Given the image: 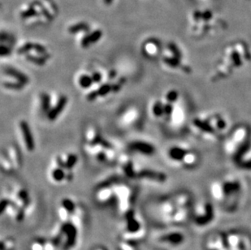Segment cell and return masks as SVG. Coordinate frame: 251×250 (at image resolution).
<instances>
[{"label":"cell","mask_w":251,"mask_h":250,"mask_svg":"<svg viewBox=\"0 0 251 250\" xmlns=\"http://www.w3.org/2000/svg\"><path fill=\"white\" fill-rule=\"evenodd\" d=\"M251 63L249 47L244 42H237L225 49L209 74V80L211 83H218L227 80Z\"/></svg>","instance_id":"cell-1"},{"label":"cell","mask_w":251,"mask_h":250,"mask_svg":"<svg viewBox=\"0 0 251 250\" xmlns=\"http://www.w3.org/2000/svg\"><path fill=\"white\" fill-rule=\"evenodd\" d=\"M243 193L244 184L236 176L218 179L210 186L211 199L226 212H235L238 209Z\"/></svg>","instance_id":"cell-2"},{"label":"cell","mask_w":251,"mask_h":250,"mask_svg":"<svg viewBox=\"0 0 251 250\" xmlns=\"http://www.w3.org/2000/svg\"><path fill=\"white\" fill-rule=\"evenodd\" d=\"M192 125L195 134L206 142H216L229 131L227 117L216 111L202 112L193 120Z\"/></svg>","instance_id":"cell-3"},{"label":"cell","mask_w":251,"mask_h":250,"mask_svg":"<svg viewBox=\"0 0 251 250\" xmlns=\"http://www.w3.org/2000/svg\"><path fill=\"white\" fill-rule=\"evenodd\" d=\"M251 146V127L249 125L242 124L229 130L225 136L224 150L227 156L238 163Z\"/></svg>","instance_id":"cell-4"},{"label":"cell","mask_w":251,"mask_h":250,"mask_svg":"<svg viewBox=\"0 0 251 250\" xmlns=\"http://www.w3.org/2000/svg\"><path fill=\"white\" fill-rule=\"evenodd\" d=\"M81 230L72 223H60L52 232L51 238L59 250H74L79 243Z\"/></svg>","instance_id":"cell-5"},{"label":"cell","mask_w":251,"mask_h":250,"mask_svg":"<svg viewBox=\"0 0 251 250\" xmlns=\"http://www.w3.org/2000/svg\"><path fill=\"white\" fill-rule=\"evenodd\" d=\"M147 231L142 223L136 219L133 210H129L126 213L125 224L121 229V236L119 238L132 241L138 244L146 236Z\"/></svg>","instance_id":"cell-6"},{"label":"cell","mask_w":251,"mask_h":250,"mask_svg":"<svg viewBox=\"0 0 251 250\" xmlns=\"http://www.w3.org/2000/svg\"><path fill=\"white\" fill-rule=\"evenodd\" d=\"M216 219V210L212 203L207 200L194 205L190 221L198 227H206Z\"/></svg>","instance_id":"cell-7"},{"label":"cell","mask_w":251,"mask_h":250,"mask_svg":"<svg viewBox=\"0 0 251 250\" xmlns=\"http://www.w3.org/2000/svg\"><path fill=\"white\" fill-rule=\"evenodd\" d=\"M228 250H251V236L241 229L225 230Z\"/></svg>","instance_id":"cell-8"},{"label":"cell","mask_w":251,"mask_h":250,"mask_svg":"<svg viewBox=\"0 0 251 250\" xmlns=\"http://www.w3.org/2000/svg\"><path fill=\"white\" fill-rule=\"evenodd\" d=\"M168 156L172 160L181 162L183 166L187 168H195L199 163V153L195 150L184 147H172L168 151Z\"/></svg>","instance_id":"cell-9"},{"label":"cell","mask_w":251,"mask_h":250,"mask_svg":"<svg viewBox=\"0 0 251 250\" xmlns=\"http://www.w3.org/2000/svg\"><path fill=\"white\" fill-rule=\"evenodd\" d=\"M203 250H228L225 231H212L204 239Z\"/></svg>","instance_id":"cell-10"},{"label":"cell","mask_w":251,"mask_h":250,"mask_svg":"<svg viewBox=\"0 0 251 250\" xmlns=\"http://www.w3.org/2000/svg\"><path fill=\"white\" fill-rule=\"evenodd\" d=\"M159 241L168 246H180L185 242V236L181 231H168L159 236Z\"/></svg>","instance_id":"cell-11"},{"label":"cell","mask_w":251,"mask_h":250,"mask_svg":"<svg viewBox=\"0 0 251 250\" xmlns=\"http://www.w3.org/2000/svg\"><path fill=\"white\" fill-rule=\"evenodd\" d=\"M20 16L22 17V19L28 21H41L43 20V17L41 16L40 13L38 12V8L36 7L35 4L33 2H29L28 4H25L22 7L21 12H20Z\"/></svg>","instance_id":"cell-12"},{"label":"cell","mask_w":251,"mask_h":250,"mask_svg":"<svg viewBox=\"0 0 251 250\" xmlns=\"http://www.w3.org/2000/svg\"><path fill=\"white\" fill-rule=\"evenodd\" d=\"M20 127L22 130V135L24 137L25 143V147L28 151L34 150L35 148V143H34V140H33V135L31 132L30 127L28 126V123L26 121H22L20 123Z\"/></svg>","instance_id":"cell-13"},{"label":"cell","mask_w":251,"mask_h":250,"mask_svg":"<svg viewBox=\"0 0 251 250\" xmlns=\"http://www.w3.org/2000/svg\"><path fill=\"white\" fill-rule=\"evenodd\" d=\"M137 178L139 179H149L154 181L164 183L166 181L167 175L164 173H159L155 171L142 170L137 173Z\"/></svg>","instance_id":"cell-14"},{"label":"cell","mask_w":251,"mask_h":250,"mask_svg":"<svg viewBox=\"0 0 251 250\" xmlns=\"http://www.w3.org/2000/svg\"><path fill=\"white\" fill-rule=\"evenodd\" d=\"M67 103H68V98L66 96L59 97V100L57 101L56 105L53 108H51L50 112L48 114V120L50 121H55L57 117L61 114L62 111H64Z\"/></svg>","instance_id":"cell-15"},{"label":"cell","mask_w":251,"mask_h":250,"mask_svg":"<svg viewBox=\"0 0 251 250\" xmlns=\"http://www.w3.org/2000/svg\"><path fill=\"white\" fill-rule=\"evenodd\" d=\"M130 148L146 155H152L155 152V149L152 145L144 142H135L130 145Z\"/></svg>","instance_id":"cell-16"},{"label":"cell","mask_w":251,"mask_h":250,"mask_svg":"<svg viewBox=\"0 0 251 250\" xmlns=\"http://www.w3.org/2000/svg\"><path fill=\"white\" fill-rule=\"evenodd\" d=\"M5 73H6L7 75H10V76H12V77L16 79L17 81H19V82L22 83L24 85H26V84H28V81H29V79H28V76L25 74H23L22 72H20L17 69H13V68H7V69H5Z\"/></svg>","instance_id":"cell-17"},{"label":"cell","mask_w":251,"mask_h":250,"mask_svg":"<svg viewBox=\"0 0 251 250\" xmlns=\"http://www.w3.org/2000/svg\"><path fill=\"white\" fill-rule=\"evenodd\" d=\"M118 250H138V244L132 241H126L124 239L119 238L117 242Z\"/></svg>","instance_id":"cell-18"},{"label":"cell","mask_w":251,"mask_h":250,"mask_svg":"<svg viewBox=\"0 0 251 250\" xmlns=\"http://www.w3.org/2000/svg\"><path fill=\"white\" fill-rule=\"evenodd\" d=\"M28 250H45V238L44 237L33 238L28 245Z\"/></svg>","instance_id":"cell-19"},{"label":"cell","mask_w":251,"mask_h":250,"mask_svg":"<svg viewBox=\"0 0 251 250\" xmlns=\"http://www.w3.org/2000/svg\"><path fill=\"white\" fill-rule=\"evenodd\" d=\"M61 205L62 210L66 211L70 215V219H71L72 215H74L75 211H76L75 203L71 199H65L62 200Z\"/></svg>","instance_id":"cell-20"},{"label":"cell","mask_w":251,"mask_h":250,"mask_svg":"<svg viewBox=\"0 0 251 250\" xmlns=\"http://www.w3.org/2000/svg\"><path fill=\"white\" fill-rule=\"evenodd\" d=\"M26 59L28 61L36 64V65H39V66H43L44 64L47 63V59L48 57L43 56V55H34V54H27Z\"/></svg>","instance_id":"cell-21"},{"label":"cell","mask_w":251,"mask_h":250,"mask_svg":"<svg viewBox=\"0 0 251 250\" xmlns=\"http://www.w3.org/2000/svg\"><path fill=\"white\" fill-rule=\"evenodd\" d=\"M89 29V25L85 22H79L76 24L73 25L69 28V33L71 34H75V33H80L82 31L87 32Z\"/></svg>","instance_id":"cell-22"},{"label":"cell","mask_w":251,"mask_h":250,"mask_svg":"<svg viewBox=\"0 0 251 250\" xmlns=\"http://www.w3.org/2000/svg\"><path fill=\"white\" fill-rule=\"evenodd\" d=\"M1 250H16V241L14 239L7 236L1 241Z\"/></svg>","instance_id":"cell-23"},{"label":"cell","mask_w":251,"mask_h":250,"mask_svg":"<svg viewBox=\"0 0 251 250\" xmlns=\"http://www.w3.org/2000/svg\"><path fill=\"white\" fill-rule=\"evenodd\" d=\"M41 102H42V110L44 113L48 114L50 110V97L48 94H43L41 95Z\"/></svg>","instance_id":"cell-24"},{"label":"cell","mask_w":251,"mask_h":250,"mask_svg":"<svg viewBox=\"0 0 251 250\" xmlns=\"http://www.w3.org/2000/svg\"><path fill=\"white\" fill-rule=\"evenodd\" d=\"M18 199L22 201V208L23 209H25L30 203V199L28 197V192L25 190V189H21L18 192Z\"/></svg>","instance_id":"cell-25"},{"label":"cell","mask_w":251,"mask_h":250,"mask_svg":"<svg viewBox=\"0 0 251 250\" xmlns=\"http://www.w3.org/2000/svg\"><path fill=\"white\" fill-rule=\"evenodd\" d=\"M93 82H94V81H93L92 76H90V75H81L80 79H79V84H80L81 87L84 88V89L90 88L91 85H92Z\"/></svg>","instance_id":"cell-26"},{"label":"cell","mask_w":251,"mask_h":250,"mask_svg":"<svg viewBox=\"0 0 251 250\" xmlns=\"http://www.w3.org/2000/svg\"><path fill=\"white\" fill-rule=\"evenodd\" d=\"M145 47H146V50H148V52L150 51L151 54H154V53H157L158 49H159V43L157 41L151 39V40H148Z\"/></svg>","instance_id":"cell-27"},{"label":"cell","mask_w":251,"mask_h":250,"mask_svg":"<svg viewBox=\"0 0 251 250\" xmlns=\"http://www.w3.org/2000/svg\"><path fill=\"white\" fill-rule=\"evenodd\" d=\"M153 114L156 117H162L164 115V104L161 101H156L153 106Z\"/></svg>","instance_id":"cell-28"},{"label":"cell","mask_w":251,"mask_h":250,"mask_svg":"<svg viewBox=\"0 0 251 250\" xmlns=\"http://www.w3.org/2000/svg\"><path fill=\"white\" fill-rule=\"evenodd\" d=\"M90 39V44H94L99 42L102 37V32L100 29L93 31L92 33L88 34Z\"/></svg>","instance_id":"cell-29"},{"label":"cell","mask_w":251,"mask_h":250,"mask_svg":"<svg viewBox=\"0 0 251 250\" xmlns=\"http://www.w3.org/2000/svg\"><path fill=\"white\" fill-rule=\"evenodd\" d=\"M33 43H34L28 42V43H25V44H23V45H22L21 48H18V50H17L18 54H28L31 50H33Z\"/></svg>","instance_id":"cell-30"},{"label":"cell","mask_w":251,"mask_h":250,"mask_svg":"<svg viewBox=\"0 0 251 250\" xmlns=\"http://www.w3.org/2000/svg\"><path fill=\"white\" fill-rule=\"evenodd\" d=\"M3 86L7 89L12 90H22L24 88V84L19 82V81H16V82H3Z\"/></svg>","instance_id":"cell-31"},{"label":"cell","mask_w":251,"mask_h":250,"mask_svg":"<svg viewBox=\"0 0 251 250\" xmlns=\"http://www.w3.org/2000/svg\"><path fill=\"white\" fill-rule=\"evenodd\" d=\"M52 177L53 179H55V181H62L63 179L66 178V174L64 173V170H63L62 168H58L53 171Z\"/></svg>","instance_id":"cell-32"},{"label":"cell","mask_w":251,"mask_h":250,"mask_svg":"<svg viewBox=\"0 0 251 250\" xmlns=\"http://www.w3.org/2000/svg\"><path fill=\"white\" fill-rule=\"evenodd\" d=\"M172 102H167L166 104H164V116L166 117L167 120H170L173 117V114H174V106Z\"/></svg>","instance_id":"cell-33"},{"label":"cell","mask_w":251,"mask_h":250,"mask_svg":"<svg viewBox=\"0 0 251 250\" xmlns=\"http://www.w3.org/2000/svg\"><path fill=\"white\" fill-rule=\"evenodd\" d=\"M124 172L126 173V175L128 177V178H136L137 177V174L134 173L133 171V164L131 162H128V163H126V165L123 167Z\"/></svg>","instance_id":"cell-34"},{"label":"cell","mask_w":251,"mask_h":250,"mask_svg":"<svg viewBox=\"0 0 251 250\" xmlns=\"http://www.w3.org/2000/svg\"><path fill=\"white\" fill-rule=\"evenodd\" d=\"M41 1L45 4L46 7H48V9L50 11L53 17H56L57 13H58V10H57L56 6H55V3L53 2V1H51V0H41Z\"/></svg>","instance_id":"cell-35"},{"label":"cell","mask_w":251,"mask_h":250,"mask_svg":"<svg viewBox=\"0 0 251 250\" xmlns=\"http://www.w3.org/2000/svg\"><path fill=\"white\" fill-rule=\"evenodd\" d=\"M168 50H170L171 53L174 56L182 59V53L180 51V49L178 48L177 46L176 45L175 43H171L168 46Z\"/></svg>","instance_id":"cell-36"},{"label":"cell","mask_w":251,"mask_h":250,"mask_svg":"<svg viewBox=\"0 0 251 250\" xmlns=\"http://www.w3.org/2000/svg\"><path fill=\"white\" fill-rule=\"evenodd\" d=\"M77 162V157L75 154H69L65 162V168L66 169H72L74 166L76 165Z\"/></svg>","instance_id":"cell-37"},{"label":"cell","mask_w":251,"mask_h":250,"mask_svg":"<svg viewBox=\"0 0 251 250\" xmlns=\"http://www.w3.org/2000/svg\"><path fill=\"white\" fill-rule=\"evenodd\" d=\"M36 53H38V54H40V55H43V56H48V50H47V48L44 47V46L42 45V44H39V43H33V50Z\"/></svg>","instance_id":"cell-38"},{"label":"cell","mask_w":251,"mask_h":250,"mask_svg":"<svg viewBox=\"0 0 251 250\" xmlns=\"http://www.w3.org/2000/svg\"><path fill=\"white\" fill-rule=\"evenodd\" d=\"M178 99H179V93H178V91H176V90H170V91L167 94L166 100L168 102L174 103V102L177 101Z\"/></svg>","instance_id":"cell-39"},{"label":"cell","mask_w":251,"mask_h":250,"mask_svg":"<svg viewBox=\"0 0 251 250\" xmlns=\"http://www.w3.org/2000/svg\"><path fill=\"white\" fill-rule=\"evenodd\" d=\"M111 91H112V85L109 84H104L98 89V93L100 96H105L107 94H109Z\"/></svg>","instance_id":"cell-40"},{"label":"cell","mask_w":251,"mask_h":250,"mask_svg":"<svg viewBox=\"0 0 251 250\" xmlns=\"http://www.w3.org/2000/svg\"><path fill=\"white\" fill-rule=\"evenodd\" d=\"M98 97H100L98 90H93L87 95V100L90 101H95Z\"/></svg>","instance_id":"cell-41"},{"label":"cell","mask_w":251,"mask_h":250,"mask_svg":"<svg viewBox=\"0 0 251 250\" xmlns=\"http://www.w3.org/2000/svg\"><path fill=\"white\" fill-rule=\"evenodd\" d=\"M90 39H89V35L86 34V35L84 36L82 39L81 41V46L82 48H88L90 47Z\"/></svg>","instance_id":"cell-42"},{"label":"cell","mask_w":251,"mask_h":250,"mask_svg":"<svg viewBox=\"0 0 251 250\" xmlns=\"http://www.w3.org/2000/svg\"><path fill=\"white\" fill-rule=\"evenodd\" d=\"M0 54L2 56H7L11 54V49H10L7 46H1V50H0Z\"/></svg>","instance_id":"cell-43"},{"label":"cell","mask_w":251,"mask_h":250,"mask_svg":"<svg viewBox=\"0 0 251 250\" xmlns=\"http://www.w3.org/2000/svg\"><path fill=\"white\" fill-rule=\"evenodd\" d=\"M93 81L95 83H100L102 80V75L100 73H95L92 75Z\"/></svg>","instance_id":"cell-44"},{"label":"cell","mask_w":251,"mask_h":250,"mask_svg":"<svg viewBox=\"0 0 251 250\" xmlns=\"http://www.w3.org/2000/svg\"><path fill=\"white\" fill-rule=\"evenodd\" d=\"M100 145H101L102 147H104L105 149L109 150L112 148V144L107 142V140L102 139V141L100 142Z\"/></svg>","instance_id":"cell-45"},{"label":"cell","mask_w":251,"mask_h":250,"mask_svg":"<svg viewBox=\"0 0 251 250\" xmlns=\"http://www.w3.org/2000/svg\"><path fill=\"white\" fill-rule=\"evenodd\" d=\"M102 137L100 136V134H97L95 136L94 138H93L92 142H91V144L92 145H98L100 144V142L102 141Z\"/></svg>","instance_id":"cell-46"},{"label":"cell","mask_w":251,"mask_h":250,"mask_svg":"<svg viewBox=\"0 0 251 250\" xmlns=\"http://www.w3.org/2000/svg\"><path fill=\"white\" fill-rule=\"evenodd\" d=\"M211 17H212L211 13L209 11H206L201 14V19L204 20V21H208V20L211 19Z\"/></svg>","instance_id":"cell-47"},{"label":"cell","mask_w":251,"mask_h":250,"mask_svg":"<svg viewBox=\"0 0 251 250\" xmlns=\"http://www.w3.org/2000/svg\"><path fill=\"white\" fill-rule=\"evenodd\" d=\"M57 163H58V165L59 166V168H62V169L65 168V162L62 160V158H60V157L57 158Z\"/></svg>","instance_id":"cell-48"},{"label":"cell","mask_w":251,"mask_h":250,"mask_svg":"<svg viewBox=\"0 0 251 250\" xmlns=\"http://www.w3.org/2000/svg\"><path fill=\"white\" fill-rule=\"evenodd\" d=\"M97 159L100 162H104L106 160V155L104 153H99L97 155Z\"/></svg>","instance_id":"cell-49"},{"label":"cell","mask_w":251,"mask_h":250,"mask_svg":"<svg viewBox=\"0 0 251 250\" xmlns=\"http://www.w3.org/2000/svg\"><path fill=\"white\" fill-rule=\"evenodd\" d=\"M112 85V91L114 92H117L119 90H121V84H115Z\"/></svg>","instance_id":"cell-50"},{"label":"cell","mask_w":251,"mask_h":250,"mask_svg":"<svg viewBox=\"0 0 251 250\" xmlns=\"http://www.w3.org/2000/svg\"><path fill=\"white\" fill-rule=\"evenodd\" d=\"M107 250L105 246H96L94 247V248H92V250Z\"/></svg>","instance_id":"cell-51"},{"label":"cell","mask_w":251,"mask_h":250,"mask_svg":"<svg viewBox=\"0 0 251 250\" xmlns=\"http://www.w3.org/2000/svg\"><path fill=\"white\" fill-rule=\"evenodd\" d=\"M103 1L107 5L112 4V2H113V0H103Z\"/></svg>","instance_id":"cell-52"},{"label":"cell","mask_w":251,"mask_h":250,"mask_svg":"<svg viewBox=\"0 0 251 250\" xmlns=\"http://www.w3.org/2000/svg\"><path fill=\"white\" fill-rule=\"evenodd\" d=\"M65 179H68V180H72L73 179V175H71V174H69V175H66V178Z\"/></svg>","instance_id":"cell-53"}]
</instances>
